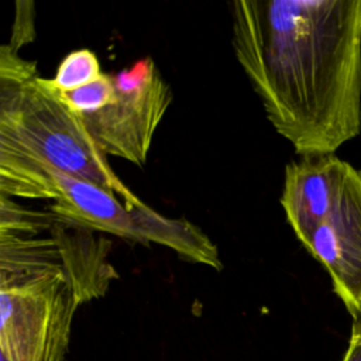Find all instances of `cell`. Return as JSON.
I'll return each mask as SVG.
<instances>
[{"instance_id": "1", "label": "cell", "mask_w": 361, "mask_h": 361, "mask_svg": "<svg viewBox=\"0 0 361 361\" xmlns=\"http://www.w3.org/2000/svg\"><path fill=\"white\" fill-rule=\"evenodd\" d=\"M231 45L265 116L302 157L361 130V0H235Z\"/></svg>"}, {"instance_id": "2", "label": "cell", "mask_w": 361, "mask_h": 361, "mask_svg": "<svg viewBox=\"0 0 361 361\" xmlns=\"http://www.w3.org/2000/svg\"><path fill=\"white\" fill-rule=\"evenodd\" d=\"M49 172L93 182L130 209L144 202L117 176L83 121L7 44L0 48V195L55 199Z\"/></svg>"}, {"instance_id": "3", "label": "cell", "mask_w": 361, "mask_h": 361, "mask_svg": "<svg viewBox=\"0 0 361 361\" xmlns=\"http://www.w3.org/2000/svg\"><path fill=\"white\" fill-rule=\"evenodd\" d=\"M79 305L49 234L0 231L1 358L66 361Z\"/></svg>"}, {"instance_id": "4", "label": "cell", "mask_w": 361, "mask_h": 361, "mask_svg": "<svg viewBox=\"0 0 361 361\" xmlns=\"http://www.w3.org/2000/svg\"><path fill=\"white\" fill-rule=\"evenodd\" d=\"M49 175L56 193L47 206L52 216L131 243L164 245L183 261L207 265L216 271L223 268L217 245L192 221L166 217L145 203L130 209L117 195L93 182L62 172Z\"/></svg>"}, {"instance_id": "5", "label": "cell", "mask_w": 361, "mask_h": 361, "mask_svg": "<svg viewBox=\"0 0 361 361\" xmlns=\"http://www.w3.org/2000/svg\"><path fill=\"white\" fill-rule=\"evenodd\" d=\"M111 102L79 116L96 145L106 154L142 168L155 131L172 103V90L151 56L111 73Z\"/></svg>"}, {"instance_id": "6", "label": "cell", "mask_w": 361, "mask_h": 361, "mask_svg": "<svg viewBox=\"0 0 361 361\" xmlns=\"http://www.w3.org/2000/svg\"><path fill=\"white\" fill-rule=\"evenodd\" d=\"M303 247L326 268L353 319H361V173L353 166L334 207Z\"/></svg>"}, {"instance_id": "7", "label": "cell", "mask_w": 361, "mask_h": 361, "mask_svg": "<svg viewBox=\"0 0 361 361\" xmlns=\"http://www.w3.org/2000/svg\"><path fill=\"white\" fill-rule=\"evenodd\" d=\"M350 166L333 154L303 157L286 165L281 206L302 244L334 207Z\"/></svg>"}, {"instance_id": "8", "label": "cell", "mask_w": 361, "mask_h": 361, "mask_svg": "<svg viewBox=\"0 0 361 361\" xmlns=\"http://www.w3.org/2000/svg\"><path fill=\"white\" fill-rule=\"evenodd\" d=\"M47 231L58 245L63 271L80 305L104 296L110 283L118 278L109 262L111 241L103 234L97 235V231L55 216Z\"/></svg>"}, {"instance_id": "9", "label": "cell", "mask_w": 361, "mask_h": 361, "mask_svg": "<svg viewBox=\"0 0 361 361\" xmlns=\"http://www.w3.org/2000/svg\"><path fill=\"white\" fill-rule=\"evenodd\" d=\"M102 73L97 55L87 48H80L69 52L59 62L54 78L48 79V83L55 90L71 92L96 80Z\"/></svg>"}, {"instance_id": "10", "label": "cell", "mask_w": 361, "mask_h": 361, "mask_svg": "<svg viewBox=\"0 0 361 361\" xmlns=\"http://www.w3.org/2000/svg\"><path fill=\"white\" fill-rule=\"evenodd\" d=\"M55 92L59 94V97L72 111H75L78 116H83L107 106L111 102L116 93V89H114L111 73L103 72L102 76H99L96 80L85 86H80L71 92H59V90H55Z\"/></svg>"}, {"instance_id": "11", "label": "cell", "mask_w": 361, "mask_h": 361, "mask_svg": "<svg viewBox=\"0 0 361 361\" xmlns=\"http://www.w3.org/2000/svg\"><path fill=\"white\" fill-rule=\"evenodd\" d=\"M35 37L34 27V3L32 1H17L16 3V18L11 31L10 42L7 44L11 49L17 51L31 42Z\"/></svg>"}, {"instance_id": "12", "label": "cell", "mask_w": 361, "mask_h": 361, "mask_svg": "<svg viewBox=\"0 0 361 361\" xmlns=\"http://www.w3.org/2000/svg\"><path fill=\"white\" fill-rule=\"evenodd\" d=\"M343 361H361V329L355 323H353L348 348Z\"/></svg>"}, {"instance_id": "13", "label": "cell", "mask_w": 361, "mask_h": 361, "mask_svg": "<svg viewBox=\"0 0 361 361\" xmlns=\"http://www.w3.org/2000/svg\"><path fill=\"white\" fill-rule=\"evenodd\" d=\"M353 323H355V324H357V326L361 329V319H358V320H354Z\"/></svg>"}, {"instance_id": "14", "label": "cell", "mask_w": 361, "mask_h": 361, "mask_svg": "<svg viewBox=\"0 0 361 361\" xmlns=\"http://www.w3.org/2000/svg\"><path fill=\"white\" fill-rule=\"evenodd\" d=\"M1 361H6V360H4V358H1Z\"/></svg>"}]
</instances>
